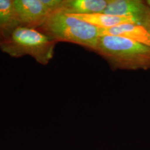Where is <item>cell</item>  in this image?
I'll return each instance as SVG.
<instances>
[{
  "instance_id": "cell-1",
  "label": "cell",
  "mask_w": 150,
  "mask_h": 150,
  "mask_svg": "<svg viewBox=\"0 0 150 150\" xmlns=\"http://www.w3.org/2000/svg\"><path fill=\"white\" fill-rule=\"evenodd\" d=\"M95 51L115 68L150 69V47L129 38L109 35L100 36Z\"/></svg>"
},
{
  "instance_id": "cell-2",
  "label": "cell",
  "mask_w": 150,
  "mask_h": 150,
  "mask_svg": "<svg viewBox=\"0 0 150 150\" xmlns=\"http://www.w3.org/2000/svg\"><path fill=\"white\" fill-rule=\"evenodd\" d=\"M38 30L56 42L76 43L94 50L100 37L99 27L61 10L52 13Z\"/></svg>"
},
{
  "instance_id": "cell-3",
  "label": "cell",
  "mask_w": 150,
  "mask_h": 150,
  "mask_svg": "<svg viewBox=\"0 0 150 150\" xmlns=\"http://www.w3.org/2000/svg\"><path fill=\"white\" fill-rule=\"evenodd\" d=\"M56 43L38 29L20 26L0 45V50L12 57L30 56L46 65L54 57Z\"/></svg>"
},
{
  "instance_id": "cell-4",
  "label": "cell",
  "mask_w": 150,
  "mask_h": 150,
  "mask_svg": "<svg viewBox=\"0 0 150 150\" xmlns=\"http://www.w3.org/2000/svg\"><path fill=\"white\" fill-rule=\"evenodd\" d=\"M16 15L21 26L38 29L52 13L42 0H13Z\"/></svg>"
},
{
  "instance_id": "cell-5",
  "label": "cell",
  "mask_w": 150,
  "mask_h": 150,
  "mask_svg": "<svg viewBox=\"0 0 150 150\" xmlns=\"http://www.w3.org/2000/svg\"><path fill=\"white\" fill-rule=\"evenodd\" d=\"M150 10V7L139 0H109L102 13L117 16L132 17L142 26V22Z\"/></svg>"
},
{
  "instance_id": "cell-6",
  "label": "cell",
  "mask_w": 150,
  "mask_h": 150,
  "mask_svg": "<svg viewBox=\"0 0 150 150\" xmlns=\"http://www.w3.org/2000/svg\"><path fill=\"white\" fill-rule=\"evenodd\" d=\"M100 36H116L127 38L150 47V33L138 24L127 23L111 28H99Z\"/></svg>"
},
{
  "instance_id": "cell-7",
  "label": "cell",
  "mask_w": 150,
  "mask_h": 150,
  "mask_svg": "<svg viewBox=\"0 0 150 150\" xmlns=\"http://www.w3.org/2000/svg\"><path fill=\"white\" fill-rule=\"evenodd\" d=\"M71 15L83 21L103 28L115 27L127 23L139 25V21L132 17L113 16L102 13Z\"/></svg>"
},
{
  "instance_id": "cell-8",
  "label": "cell",
  "mask_w": 150,
  "mask_h": 150,
  "mask_svg": "<svg viewBox=\"0 0 150 150\" xmlns=\"http://www.w3.org/2000/svg\"><path fill=\"white\" fill-rule=\"evenodd\" d=\"M20 26L13 0H0V45Z\"/></svg>"
},
{
  "instance_id": "cell-9",
  "label": "cell",
  "mask_w": 150,
  "mask_h": 150,
  "mask_svg": "<svg viewBox=\"0 0 150 150\" xmlns=\"http://www.w3.org/2000/svg\"><path fill=\"white\" fill-rule=\"evenodd\" d=\"M109 0H64L61 11L70 14L102 13Z\"/></svg>"
},
{
  "instance_id": "cell-10",
  "label": "cell",
  "mask_w": 150,
  "mask_h": 150,
  "mask_svg": "<svg viewBox=\"0 0 150 150\" xmlns=\"http://www.w3.org/2000/svg\"><path fill=\"white\" fill-rule=\"evenodd\" d=\"M142 26L150 33V10L142 22Z\"/></svg>"
},
{
  "instance_id": "cell-11",
  "label": "cell",
  "mask_w": 150,
  "mask_h": 150,
  "mask_svg": "<svg viewBox=\"0 0 150 150\" xmlns=\"http://www.w3.org/2000/svg\"><path fill=\"white\" fill-rule=\"evenodd\" d=\"M147 4L149 5V6H150V0H148V1H147Z\"/></svg>"
}]
</instances>
